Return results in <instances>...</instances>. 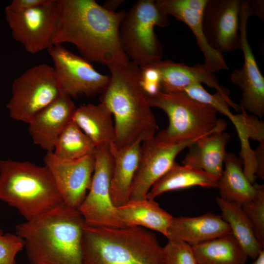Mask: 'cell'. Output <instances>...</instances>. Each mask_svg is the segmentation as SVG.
Masks as SVG:
<instances>
[{
	"instance_id": "1",
	"label": "cell",
	"mask_w": 264,
	"mask_h": 264,
	"mask_svg": "<svg viewBox=\"0 0 264 264\" xmlns=\"http://www.w3.org/2000/svg\"><path fill=\"white\" fill-rule=\"evenodd\" d=\"M53 44H73L84 58L108 66L130 61L119 30L126 11L112 12L94 0H57Z\"/></svg>"
},
{
	"instance_id": "2",
	"label": "cell",
	"mask_w": 264,
	"mask_h": 264,
	"mask_svg": "<svg viewBox=\"0 0 264 264\" xmlns=\"http://www.w3.org/2000/svg\"><path fill=\"white\" fill-rule=\"evenodd\" d=\"M107 66L110 80L99 100L114 118L115 137L110 149L115 152L152 138L158 126L141 85L140 66L130 61Z\"/></svg>"
},
{
	"instance_id": "3",
	"label": "cell",
	"mask_w": 264,
	"mask_h": 264,
	"mask_svg": "<svg viewBox=\"0 0 264 264\" xmlns=\"http://www.w3.org/2000/svg\"><path fill=\"white\" fill-rule=\"evenodd\" d=\"M85 224L79 209L63 202L15 229L23 240L31 264H83Z\"/></svg>"
},
{
	"instance_id": "4",
	"label": "cell",
	"mask_w": 264,
	"mask_h": 264,
	"mask_svg": "<svg viewBox=\"0 0 264 264\" xmlns=\"http://www.w3.org/2000/svg\"><path fill=\"white\" fill-rule=\"evenodd\" d=\"M83 264H165L155 235L141 227H84Z\"/></svg>"
},
{
	"instance_id": "5",
	"label": "cell",
	"mask_w": 264,
	"mask_h": 264,
	"mask_svg": "<svg viewBox=\"0 0 264 264\" xmlns=\"http://www.w3.org/2000/svg\"><path fill=\"white\" fill-rule=\"evenodd\" d=\"M0 200L30 220L63 203L48 168L27 161L0 159Z\"/></svg>"
},
{
	"instance_id": "6",
	"label": "cell",
	"mask_w": 264,
	"mask_h": 264,
	"mask_svg": "<svg viewBox=\"0 0 264 264\" xmlns=\"http://www.w3.org/2000/svg\"><path fill=\"white\" fill-rule=\"evenodd\" d=\"M147 97L151 108L162 110L168 117V127L155 134L163 140L181 142L197 139L223 132L226 127L225 121L218 119L215 109L190 98L182 91H160Z\"/></svg>"
},
{
	"instance_id": "7",
	"label": "cell",
	"mask_w": 264,
	"mask_h": 264,
	"mask_svg": "<svg viewBox=\"0 0 264 264\" xmlns=\"http://www.w3.org/2000/svg\"><path fill=\"white\" fill-rule=\"evenodd\" d=\"M169 24L168 15L155 0L135 1L126 11L119 30L121 47L130 61L142 67L161 60L162 47L154 28Z\"/></svg>"
},
{
	"instance_id": "8",
	"label": "cell",
	"mask_w": 264,
	"mask_h": 264,
	"mask_svg": "<svg viewBox=\"0 0 264 264\" xmlns=\"http://www.w3.org/2000/svg\"><path fill=\"white\" fill-rule=\"evenodd\" d=\"M62 92L53 67L40 64L14 80L6 108L11 118L28 124Z\"/></svg>"
},
{
	"instance_id": "9",
	"label": "cell",
	"mask_w": 264,
	"mask_h": 264,
	"mask_svg": "<svg viewBox=\"0 0 264 264\" xmlns=\"http://www.w3.org/2000/svg\"><path fill=\"white\" fill-rule=\"evenodd\" d=\"M95 166L90 188L79 208L87 225L124 227L110 197L114 160L110 147L96 149Z\"/></svg>"
},
{
	"instance_id": "10",
	"label": "cell",
	"mask_w": 264,
	"mask_h": 264,
	"mask_svg": "<svg viewBox=\"0 0 264 264\" xmlns=\"http://www.w3.org/2000/svg\"><path fill=\"white\" fill-rule=\"evenodd\" d=\"M47 51L62 90L71 97L101 94L107 87L110 75L97 71L81 56L62 44L53 45Z\"/></svg>"
},
{
	"instance_id": "11",
	"label": "cell",
	"mask_w": 264,
	"mask_h": 264,
	"mask_svg": "<svg viewBox=\"0 0 264 264\" xmlns=\"http://www.w3.org/2000/svg\"><path fill=\"white\" fill-rule=\"evenodd\" d=\"M5 19L13 38L28 53L47 50L53 44L57 16V0L22 13L5 10Z\"/></svg>"
},
{
	"instance_id": "12",
	"label": "cell",
	"mask_w": 264,
	"mask_h": 264,
	"mask_svg": "<svg viewBox=\"0 0 264 264\" xmlns=\"http://www.w3.org/2000/svg\"><path fill=\"white\" fill-rule=\"evenodd\" d=\"M197 139L172 142L155 135L143 142L141 144L140 159L132 181L129 200L146 199L153 185L175 164L177 154Z\"/></svg>"
},
{
	"instance_id": "13",
	"label": "cell",
	"mask_w": 264,
	"mask_h": 264,
	"mask_svg": "<svg viewBox=\"0 0 264 264\" xmlns=\"http://www.w3.org/2000/svg\"><path fill=\"white\" fill-rule=\"evenodd\" d=\"M253 14L249 0H242L239 33L240 49L244 61L240 68L232 72L230 80L242 91L240 108L261 119L264 115V77L258 67L247 34V22Z\"/></svg>"
},
{
	"instance_id": "14",
	"label": "cell",
	"mask_w": 264,
	"mask_h": 264,
	"mask_svg": "<svg viewBox=\"0 0 264 264\" xmlns=\"http://www.w3.org/2000/svg\"><path fill=\"white\" fill-rule=\"evenodd\" d=\"M44 165L49 170L66 205L79 209L90 188L95 166L94 154L71 160L47 152Z\"/></svg>"
},
{
	"instance_id": "15",
	"label": "cell",
	"mask_w": 264,
	"mask_h": 264,
	"mask_svg": "<svg viewBox=\"0 0 264 264\" xmlns=\"http://www.w3.org/2000/svg\"><path fill=\"white\" fill-rule=\"evenodd\" d=\"M240 0H207L202 25L210 45L221 53L241 49Z\"/></svg>"
},
{
	"instance_id": "16",
	"label": "cell",
	"mask_w": 264,
	"mask_h": 264,
	"mask_svg": "<svg viewBox=\"0 0 264 264\" xmlns=\"http://www.w3.org/2000/svg\"><path fill=\"white\" fill-rule=\"evenodd\" d=\"M207 0H156L159 10L167 15H172L184 23L191 30L197 44L202 52L204 65L211 72L227 70L228 66L223 54L212 48L204 33L202 16Z\"/></svg>"
},
{
	"instance_id": "17",
	"label": "cell",
	"mask_w": 264,
	"mask_h": 264,
	"mask_svg": "<svg viewBox=\"0 0 264 264\" xmlns=\"http://www.w3.org/2000/svg\"><path fill=\"white\" fill-rule=\"evenodd\" d=\"M76 109L72 97L62 91L28 124L34 143L47 152H53L58 137L72 120Z\"/></svg>"
},
{
	"instance_id": "18",
	"label": "cell",
	"mask_w": 264,
	"mask_h": 264,
	"mask_svg": "<svg viewBox=\"0 0 264 264\" xmlns=\"http://www.w3.org/2000/svg\"><path fill=\"white\" fill-rule=\"evenodd\" d=\"M149 65L157 68L160 73L161 91H180L194 84L203 83L215 88L226 99L231 100L229 97V90L220 85L217 78L204 64L189 66L171 60H160Z\"/></svg>"
},
{
	"instance_id": "19",
	"label": "cell",
	"mask_w": 264,
	"mask_h": 264,
	"mask_svg": "<svg viewBox=\"0 0 264 264\" xmlns=\"http://www.w3.org/2000/svg\"><path fill=\"white\" fill-rule=\"evenodd\" d=\"M230 234V228L221 215L208 213L194 217H173L166 238L193 245Z\"/></svg>"
},
{
	"instance_id": "20",
	"label": "cell",
	"mask_w": 264,
	"mask_h": 264,
	"mask_svg": "<svg viewBox=\"0 0 264 264\" xmlns=\"http://www.w3.org/2000/svg\"><path fill=\"white\" fill-rule=\"evenodd\" d=\"M230 138V134L224 131L200 137L188 147L182 165L200 169L219 178L223 170L225 146Z\"/></svg>"
},
{
	"instance_id": "21",
	"label": "cell",
	"mask_w": 264,
	"mask_h": 264,
	"mask_svg": "<svg viewBox=\"0 0 264 264\" xmlns=\"http://www.w3.org/2000/svg\"><path fill=\"white\" fill-rule=\"evenodd\" d=\"M72 120L90 139L96 149L110 147L112 144L115 130L112 114L103 103L88 104L76 108Z\"/></svg>"
},
{
	"instance_id": "22",
	"label": "cell",
	"mask_w": 264,
	"mask_h": 264,
	"mask_svg": "<svg viewBox=\"0 0 264 264\" xmlns=\"http://www.w3.org/2000/svg\"><path fill=\"white\" fill-rule=\"evenodd\" d=\"M116 208L124 227H141L167 237L173 217L154 199L129 200Z\"/></svg>"
},
{
	"instance_id": "23",
	"label": "cell",
	"mask_w": 264,
	"mask_h": 264,
	"mask_svg": "<svg viewBox=\"0 0 264 264\" xmlns=\"http://www.w3.org/2000/svg\"><path fill=\"white\" fill-rule=\"evenodd\" d=\"M140 152V143L119 152H111L114 164L110 192L112 202L115 207L129 201L131 187L138 167Z\"/></svg>"
},
{
	"instance_id": "24",
	"label": "cell",
	"mask_w": 264,
	"mask_h": 264,
	"mask_svg": "<svg viewBox=\"0 0 264 264\" xmlns=\"http://www.w3.org/2000/svg\"><path fill=\"white\" fill-rule=\"evenodd\" d=\"M224 163V169L217 181L220 198L242 205L255 196L254 183L245 176L242 159L233 153H226Z\"/></svg>"
},
{
	"instance_id": "25",
	"label": "cell",
	"mask_w": 264,
	"mask_h": 264,
	"mask_svg": "<svg viewBox=\"0 0 264 264\" xmlns=\"http://www.w3.org/2000/svg\"><path fill=\"white\" fill-rule=\"evenodd\" d=\"M218 178L190 166L175 163L173 167L151 187L147 198L154 199L162 194L195 186L217 188Z\"/></svg>"
},
{
	"instance_id": "26",
	"label": "cell",
	"mask_w": 264,
	"mask_h": 264,
	"mask_svg": "<svg viewBox=\"0 0 264 264\" xmlns=\"http://www.w3.org/2000/svg\"><path fill=\"white\" fill-rule=\"evenodd\" d=\"M216 201L221 217L228 224L232 234L242 247L248 257L255 260L264 249L255 236L253 226L241 205L220 197Z\"/></svg>"
},
{
	"instance_id": "27",
	"label": "cell",
	"mask_w": 264,
	"mask_h": 264,
	"mask_svg": "<svg viewBox=\"0 0 264 264\" xmlns=\"http://www.w3.org/2000/svg\"><path fill=\"white\" fill-rule=\"evenodd\" d=\"M191 246L198 264H245L248 257L232 234Z\"/></svg>"
},
{
	"instance_id": "28",
	"label": "cell",
	"mask_w": 264,
	"mask_h": 264,
	"mask_svg": "<svg viewBox=\"0 0 264 264\" xmlns=\"http://www.w3.org/2000/svg\"><path fill=\"white\" fill-rule=\"evenodd\" d=\"M96 149L90 139L71 120L58 137L52 152L59 159L71 160L93 154Z\"/></svg>"
},
{
	"instance_id": "29",
	"label": "cell",
	"mask_w": 264,
	"mask_h": 264,
	"mask_svg": "<svg viewBox=\"0 0 264 264\" xmlns=\"http://www.w3.org/2000/svg\"><path fill=\"white\" fill-rule=\"evenodd\" d=\"M242 112L233 114L229 118L234 125L240 137L242 150L241 156L247 157L253 153L249 144V139L264 142V123L254 115H249L241 108Z\"/></svg>"
},
{
	"instance_id": "30",
	"label": "cell",
	"mask_w": 264,
	"mask_h": 264,
	"mask_svg": "<svg viewBox=\"0 0 264 264\" xmlns=\"http://www.w3.org/2000/svg\"><path fill=\"white\" fill-rule=\"evenodd\" d=\"M182 91L190 98L213 108L218 112L226 115L228 118L232 114L229 109L230 107L236 111L241 110L240 106L232 100L226 99L217 91L214 94L209 93L200 83L191 85L184 88Z\"/></svg>"
},
{
	"instance_id": "31",
	"label": "cell",
	"mask_w": 264,
	"mask_h": 264,
	"mask_svg": "<svg viewBox=\"0 0 264 264\" xmlns=\"http://www.w3.org/2000/svg\"><path fill=\"white\" fill-rule=\"evenodd\" d=\"M254 185L256 189L255 196L241 207L253 226L257 239L264 247V186L256 182Z\"/></svg>"
},
{
	"instance_id": "32",
	"label": "cell",
	"mask_w": 264,
	"mask_h": 264,
	"mask_svg": "<svg viewBox=\"0 0 264 264\" xmlns=\"http://www.w3.org/2000/svg\"><path fill=\"white\" fill-rule=\"evenodd\" d=\"M163 256L165 264H198L192 246L179 240H168Z\"/></svg>"
},
{
	"instance_id": "33",
	"label": "cell",
	"mask_w": 264,
	"mask_h": 264,
	"mask_svg": "<svg viewBox=\"0 0 264 264\" xmlns=\"http://www.w3.org/2000/svg\"><path fill=\"white\" fill-rule=\"evenodd\" d=\"M24 246L23 239L17 234L4 233L0 229V264H15L16 255Z\"/></svg>"
},
{
	"instance_id": "34",
	"label": "cell",
	"mask_w": 264,
	"mask_h": 264,
	"mask_svg": "<svg viewBox=\"0 0 264 264\" xmlns=\"http://www.w3.org/2000/svg\"><path fill=\"white\" fill-rule=\"evenodd\" d=\"M141 85L147 96H152L160 91V74L157 68L150 65L140 67Z\"/></svg>"
},
{
	"instance_id": "35",
	"label": "cell",
	"mask_w": 264,
	"mask_h": 264,
	"mask_svg": "<svg viewBox=\"0 0 264 264\" xmlns=\"http://www.w3.org/2000/svg\"><path fill=\"white\" fill-rule=\"evenodd\" d=\"M49 0H13L5 7L14 13H22L46 3Z\"/></svg>"
},
{
	"instance_id": "36",
	"label": "cell",
	"mask_w": 264,
	"mask_h": 264,
	"mask_svg": "<svg viewBox=\"0 0 264 264\" xmlns=\"http://www.w3.org/2000/svg\"><path fill=\"white\" fill-rule=\"evenodd\" d=\"M256 162V176L264 179V142L260 143L254 151Z\"/></svg>"
},
{
	"instance_id": "37",
	"label": "cell",
	"mask_w": 264,
	"mask_h": 264,
	"mask_svg": "<svg viewBox=\"0 0 264 264\" xmlns=\"http://www.w3.org/2000/svg\"><path fill=\"white\" fill-rule=\"evenodd\" d=\"M250 6L253 12L262 19H264V0H249Z\"/></svg>"
},
{
	"instance_id": "38",
	"label": "cell",
	"mask_w": 264,
	"mask_h": 264,
	"mask_svg": "<svg viewBox=\"0 0 264 264\" xmlns=\"http://www.w3.org/2000/svg\"><path fill=\"white\" fill-rule=\"evenodd\" d=\"M124 1L123 0H110L104 2L102 5L106 9L112 11L116 12L117 9L120 4Z\"/></svg>"
},
{
	"instance_id": "39",
	"label": "cell",
	"mask_w": 264,
	"mask_h": 264,
	"mask_svg": "<svg viewBox=\"0 0 264 264\" xmlns=\"http://www.w3.org/2000/svg\"><path fill=\"white\" fill-rule=\"evenodd\" d=\"M252 264H264V249L260 252Z\"/></svg>"
}]
</instances>
